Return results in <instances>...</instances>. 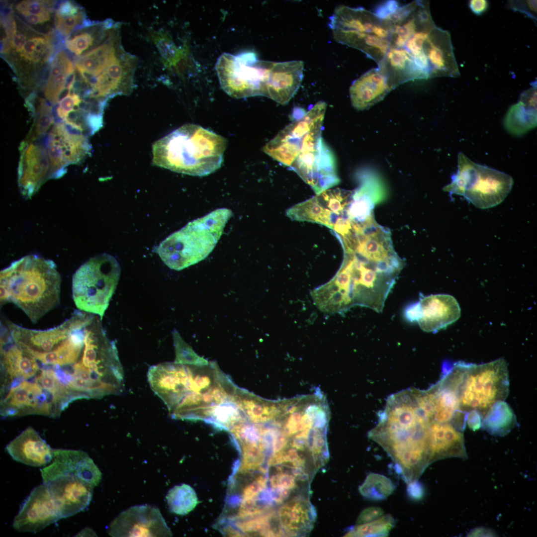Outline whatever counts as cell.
Returning a JSON list of instances; mask_svg holds the SVG:
<instances>
[{
  "mask_svg": "<svg viewBox=\"0 0 537 537\" xmlns=\"http://www.w3.org/2000/svg\"><path fill=\"white\" fill-rule=\"evenodd\" d=\"M388 21L389 49L413 66L420 80L459 76L450 35L435 24L429 2L414 0L400 6Z\"/></svg>",
  "mask_w": 537,
  "mask_h": 537,
  "instance_id": "cell-1",
  "label": "cell"
},
{
  "mask_svg": "<svg viewBox=\"0 0 537 537\" xmlns=\"http://www.w3.org/2000/svg\"><path fill=\"white\" fill-rule=\"evenodd\" d=\"M345 252L342 266L348 273V307L358 305L380 313L405 263L395 251L389 230L375 225L357 236Z\"/></svg>",
  "mask_w": 537,
  "mask_h": 537,
  "instance_id": "cell-2",
  "label": "cell"
},
{
  "mask_svg": "<svg viewBox=\"0 0 537 537\" xmlns=\"http://www.w3.org/2000/svg\"><path fill=\"white\" fill-rule=\"evenodd\" d=\"M429 427L416 405L409 399L396 398L386 402L368 436L385 449L397 468L410 473L428 461Z\"/></svg>",
  "mask_w": 537,
  "mask_h": 537,
  "instance_id": "cell-3",
  "label": "cell"
},
{
  "mask_svg": "<svg viewBox=\"0 0 537 537\" xmlns=\"http://www.w3.org/2000/svg\"><path fill=\"white\" fill-rule=\"evenodd\" d=\"M61 283L54 262L24 256L0 271V305L13 303L36 323L59 304Z\"/></svg>",
  "mask_w": 537,
  "mask_h": 537,
  "instance_id": "cell-4",
  "label": "cell"
},
{
  "mask_svg": "<svg viewBox=\"0 0 537 537\" xmlns=\"http://www.w3.org/2000/svg\"><path fill=\"white\" fill-rule=\"evenodd\" d=\"M226 145L221 135L185 124L153 144L152 164L181 174L206 176L221 167Z\"/></svg>",
  "mask_w": 537,
  "mask_h": 537,
  "instance_id": "cell-5",
  "label": "cell"
},
{
  "mask_svg": "<svg viewBox=\"0 0 537 537\" xmlns=\"http://www.w3.org/2000/svg\"><path fill=\"white\" fill-rule=\"evenodd\" d=\"M232 214L226 208L213 210L169 236L155 251L172 269L180 270L194 265L212 251Z\"/></svg>",
  "mask_w": 537,
  "mask_h": 537,
  "instance_id": "cell-6",
  "label": "cell"
},
{
  "mask_svg": "<svg viewBox=\"0 0 537 537\" xmlns=\"http://www.w3.org/2000/svg\"><path fill=\"white\" fill-rule=\"evenodd\" d=\"M329 19L336 42L361 51L378 65L381 62L391 38L387 21L363 7L344 5L336 7Z\"/></svg>",
  "mask_w": 537,
  "mask_h": 537,
  "instance_id": "cell-7",
  "label": "cell"
},
{
  "mask_svg": "<svg viewBox=\"0 0 537 537\" xmlns=\"http://www.w3.org/2000/svg\"><path fill=\"white\" fill-rule=\"evenodd\" d=\"M120 272L117 261L106 253L96 255L82 264L72 277L73 298L77 308L102 319Z\"/></svg>",
  "mask_w": 537,
  "mask_h": 537,
  "instance_id": "cell-8",
  "label": "cell"
},
{
  "mask_svg": "<svg viewBox=\"0 0 537 537\" xmlns=\"http://www.w3.org/2000/svg\"><path fill=\"white\" fill-rule=\"evenodd\" d=\"M509 392V371L504 358L480 364L464 362L458 389L461 412L466 415L474 411L482 418L495 403L505 401Z\"/></svg>",
  "mask_w": 537,
  "mask_h": 537,
  "instance_id": "cell-9",
  "label": "cell"
},
{
  "mask_svg": "<svg viewBox=\"0 0 537 537\" xmlns=\"http://www.w3.org/2000/svg\"><path fill=\"white\" fill-rule=\"evenodd\" d=\"M457 170L443 190L463 196L475 206L487 209L500 204L511 191L512 178L500 171L475 163L464 154L457 156Z\"/></svg>",
  "mask_w": 537,
  "mask_h": 537,
  "instance_id": "cell-10",
  "label": "cell"
},
{
  "mask_svg": "<svg viewBox=\"0 0 537 537\" xmlns=\"http://www.w3.org/2000/svg\"><path fill=\"white\" fill-rule=\"evenodd\" d=\"M273 63L259 60L252 52L237 55L223 53L215 68L222 89L230 96L237 98L265 96Z\"/></svg>",
  "mask_w": 537,
  "mask_h": 537,
  "instance_id": "cell-11",
  "label": "cell"
},
{
  "mask_svg": "<svg viewBox=\"0 0 537 537\" xmlns=\"http://www.w3.org/2000/svg\"><path fill=\"white\" fill-rule=\"evenodd\" d=\"M0 407L3 417L30 414L55 417L66 408L61 398L41 386L34 378L10 388L2 399Z\"/></svg>",
  "mask_w": 537,
  "mask_h": 537,
  "instance_id": "cell-12",
  "label": "cell"
},
{
  "mask_svg": "<svg viewBox=\"0 0 537 537\" xmlns=\"http://www.w3.org/2000/svg\"><path fill=\"white\" fill-rule=\"evenodd\" d=\"M87 136L62 122L53 125L45 145L54 178L61 177L67 166L81 162L90 154L91 146Z\"/></svg>",
  "mask_w": 537,
  "mask_h": 537,
  "instance_id": "cell-13",
  "label": "cell"
},
{
  "mask_svg": "<svg viewBox=\"0 0 537 537\" xmlns=\"http://www.w3.org/2000/svg\"><path fill=\"white\" fill-rule=\"evenodd\" d=\"M137 59L122 50L94 80L89 98L105 106L107 100L116 95L130 94Z\"/></svg>",
  "mask_w": 537,
  "mask_h": 537,
  "instance_id": "cell-14",
  "label": "cell"
},
{
  "mask_svg": "<svg viewBox=\"0 0 537 537\" xmlns=\"http://www.w3.org/2000/svg\"><path fill=\"white\" fill-rule=\"evenodd\" d=\"M112 537H165L172 534L160 510L148 505L131 507L121 512L107 528Z\"/></svg>",
  "mask_w": 537,
  "mask_h": 537,
  "instance_id": "cell-15",
  "label": "cell"
},
{
  "mask_svg": "<svg viewBox=\"0 0 537 537\" xmlns=\"http://www.w3.org/2000/svg\"><path fill=\"white\" fill-rule=\"evenodd\" d=\"M61 518L47 485L43 483L34 487L25 499L12 527L18 532L36 533Z\"/></svg>",
  "mask_w": 537,
  "mask_h": 537,
  "instance_id": "cell-16",
  "label": "cell"
},
{
  "mask_svg": "<svg viewBox=\"0 0 537 537\" xmlns=\"http://www.w3.org/2000/svg\"><path fill=\"white\" fill-rule=\"evenodd\" d=\"M20 152L18 182L23 195L29 198L45 181L54 178L45 144L24 142Z\"/></svg>",
  "mask_w": 537,
  "mask_h": 537,
  "instance_id": "cell-17",
  "label": "cell"
},
{
  "mask_svg": "<svg viewBox=\"0 0 537 537\" xmlns=\"http://www.w3.org/2000/svg\"><path fill=\"white\" fill-rule=\"evenodd\" d=\"M40 471L44 483L63 475L73 474L94 487L102 477L93 460L81 450L54 449L52 463Z\"/></svg>",
  "mask_w": 537,
  "mask_h": 537,
  "instance_id": "cell-18",
  "label": "cell"
},
{
  "mask_svg": "<svg viewBox=\"0 0 537 537\" xmlns=\"http://www.w3.org/2000/svg\"><path fill=\"white\" fill-rule=\"evenodd\" d=\"M0 357L4 376L2 390H9L34 377L40 369L35 358L13 341L6 329H2L1 334Z\"/></svg>",
  "mask_w": 537,
  "mask_h": 537,
  "instance_id": "cell-19",
  "label": "cell"
},
{
  "mask_svg": "<svg viewBox=\"0 0 537 537\" xmlns=\"http://www.w3.org/2000/svg\"><path fill=\"white\" fill-rule=\"evenodd\" d=\"M44 484L47 485L62 519L85 510L92 499L93 487L73 474L63 475Z\"/></svg>",
  "mask_w": 537,
  "mask_h": 537,
  "instance_id": "cell-20",
  "label": "cell"
},
{
  "mask_svg": "<svg viewBox=\"0 0 537 537\" xmlns=\"http://www.w3.org/2000/svg\"><path fill=\"white\" fill-rule=\"evenodd\" d=\"M416 322L422 330L436 333L457 321L461 310L456 299L446 294H432L417 302Z\"/></svg>",
  "mask_w": 537,
  "mask_h": 537,
  "instance_id": "cell-21",
  "label": "cell"
},
{
  "mask_svg": "<svg viewBox=\"0 0 537 537\" xmlns=\"http://www.w3.org/2000/svg\"><path fill=\"white\" fill-rule=\"evenodd\" d=\"M122 50L117 26L103 42L77 59L75 67L81 75L83 89L88 95L96 78Z\"/></svg>",
  "mask_w": 537,
  "mask_h": 537,
  "instance_id": "cell-22",
  "label": "cell"
},
{
  "mask_svg": "<svg viewBox=\"0 0 537 537\" xmlns=\"http://www.w3.org/2000/svg\"><path fill=\"white\" fill-rule=\"evenodd\" d=\"M303 68V62L300 60L273 62L265 96L280 104H287L301 84Z\"/></svg>",
  "mask_w": 537,
  "mask_h": 537,
  "instance_id": "cell-23",
  "label": "cell"
},
{
  "mask_svg": "<svg viewBox=\"0 0 537 537\" xmlns=\"http://www.w3.org/2000/svg\"><path fill=\"white\" fill-rule=\"evenodd\" d=\"M6 450L15 460L32 466H43L53 459V449L31 427L12 440Z\"/></svg>",
  "mask_w": 537,
  "mask_h": 537,
  "instance_id": "cell-24",
  "label": "cell"
},
{
  "mask_svg": "<svg viewBox=\"0 0 537 537\" xmlns=\"http://www.w3.org/2000/svg\"><path fill=\"white\" fill-rule=\"evenodd\" d=\"M428 445L431 463L447 457H467L462 431L449 423L429 426Z\"/></svg>",
  "mask_w": 537,
  "mask_h": 537,
  "instance_id": "cell-25",
  "label": "cell"
},
{
  "mask_svg": "<svg viewBox=\"0 0 537 537\" xmlns=\"http://www.w3.org/2000/svg\"><path fill=\"white\" fill-rule=\"evenodd\" d=\"M392 90L386 76L380 69L372 68L351 85L350 96L352 104L358 111L368 109L382 100Z\"/></svg>",
  "mask_w": 537,
  "mask_h": 537,
  "instance_id": "cell-26",
  "label": "cell"
},
{
  "mask_svg": "<svg viewBox=\"0 0 537 537\" xmlns=\"http://www.w3.org/2000/svg\"><path fill=\"white\" fill-rule=\"evenodd\" d=\"M74 63L64 50L59 51L51 62L44 95L56 104L70 93L76 82Z\"/></svg>",
  "mask_w": 537,
  "mask_h": 537,
  "instance_id": "cell-27",
  "label": "cell"
},
{
  "mask_svg": "<svg viewBox=\"0 0 537 537\" xmlns=\"http://www.w3.org/2000/svg\"><path fill=\"white\" fill-rule=\"evenodd\" d=\"M536 85H534L524 92L520 100L512 106L508 111L504 125L511 134L522 135L536 126Z\"/></svg>",
  "mask_w": 537,
  "mask_h": 537,
  "instance_id": "cell-28",
  "label": "cell"
},
{
  "mask_svg": "<svg viewBox=\"0 0 537 537\" xmlns=\"http://www.w3.org/2000/svg\"><path fill=\"white\" fill-rule=\"evenodd\" d=\"M54 51V43L50 34H35L27 39L21 49L14 53L17 68L28 72L29 69L47 62Z\"/></svg>",
  "mask_w": 537,
  "mask_h": 537,
  "instance_id": "cell-29",
  "label": "cell"
},
{
  "mask_svg": "<svg viewBox=\"0 0 537 537\" xmlns=\"http://www.w3.org/2000/svg\"><path fill=\"white\" fill-rule=\"evenodd\" d=\"M117 25L110 21L97 24L86 23L84 28L72 32L67 37L65 41V46L76 55H80L103 42Z\"/></svg>",
  "mask_w": 537,
  "mask_h": 537,
  "instance_id": "cell-30",
  "label": "cell"
},
{
  "mask_svg": "<svg viewBox=\"0 0 537 537\" xmlns=\"http://www.w3.org/2000/svg\"><path fill=\"white\" fill-rule=\"evenodd\" d=\"M281 528L289 535H297L310 527L311 521L310 505L305 499H292L278 510Z\"/></svg>",
  "mask_w": 537,
  "mask_h": 537,
  "instance_id": "cell-31",
  "label": "cell"
},
{
  "mask_svg": "<svg viewBox=\"0 0 537 537\" xmlns=\"http://www.w3.org/2000/svg\"><path fill=\"white\" fill-rule=\"evenodd\" d=\"M290 219L299 221H308L323 224L332 229L336 218L326 208L317 195L297 204L286 211Z\"/></svg>",
  "mask_w": 537,
  "mask_h": 537,
  "instance_id": "cell-32",
  "label": "cell"
},
{
  "mask_svg": "<svg viewBox=\"0 0 537 537\" xmlns=\"http://www.w3.org/2000/svg\"><path fill=\"white\" fill-rule=\"evenodd\" d=\"M517 423L515 414L504 401L496 402L481 418V427L490 434L504 436Z\"/></svg>",
  "mask_w": 537,
  "mask_h": 537,
  "instance_id": "cell-33",
  "label": "cell"
},
{
  "mask_svg": "<svg viewBox=\"0 0 537 537\" xmlns=\"http://www.w3.org/2000/svg\"><path fill=\"white\" fill-rule=\"evenodd\" d=\"M85 22L86 14L84 11L73 2H62L55 11V28L63 36H69L78 26L85 25Z\"/></svg>",
  "mask_w": 537,
  "mask_h": 537,
  "instance_id": "cell-34",
  "label": "cell"
},
{
  "mask_svg": "<svg viewBox=\"0 0 537 537\" xmlns=\"http://www.w3.org/2000/svg\"><path fill=\"white\" fill-rule=\"evenodd\" d=\"M166 498L170 511L179 515L188 514L198 504L195 490L184 483L171 488Z\"/></svg>",
  "mask_w": 537,
  "mask_h": 537,
  "instance_id": "cell-35",
  "label": "cell"
},
{
  "mask_svg": "<svg viewBox=\"0 0 537 537\" xmlns=\"http://www.w3.org/2000/svg\"><path fill=\"white\" fill-rule=\"evenodd\" d=\"M395 489V485L386 476L376 473H370L359 486L358 490L364 498L374 501L387 499Z\"/></svg>",
  "mask_w": 537,
  "mask_h": 537,
  "instance_id": "cell-36",
  "label": "cell"
},
{
  "mask_svg": "<svg viewBox=\"0 0 537 537\" xmlns=\"http://www.w3.org/2000/svg\"><path fill=\"white\" fill-rule=\"evenodd\" d=\"M276 519L273 512L262 514L243 519L237 526L244 533H257L265 537L279 536L282 535L281 529L273 526V521Z\"/></svg>",
  "mask_w": 537,
  "mask_h": 537,
  "instance_id": "cell-37",
  "label": "cell"
},
{
  "mask_svg": "<svg viewBox=\"0 0 537 537\" xmlns=\"http://www.w3.org/2000/svg\"><path fill=\"white\" fill-rule=\"evenodd\" d=\"M353 193V190L336 188L326 189L316 195L324 206L332 212L336 219L346 210Z\"/></svg>",
  "mask_w": 537,
  "mask_h": 537,
  "instance_id": "cell-38",
  "label": "cell"
},
{
  "mask_svg": "<svg viewBox=\"0 0 537 537\" xmlns=\"http://www.w3.org/2000/svg\"><path fill=\"white\" fill-rule=\"evenodd\" d=\"M394 519L391 515H383L373 521L359 525L349 531L347 537H386L393 528Z\"/></svg>",
  "mask_w": 537,
  "mask_h": 537,
  "instance_id": "cell-39",
  "label": "cell"
},
{
  "mask_svg": "<svg viewBox=\"0 0 537 537\" xmlns=\"http://www.w3.org/2000/svg\"><path fill=\"white\" fill-rule=\"evenodd\" d=\"M35 114V117L30 134V140L42 137L54 125V117L52 108L46 99H39Z\"/></svg>",
  "mask_w": 537,
  "mask_h": 537,
  "instance_id": "cell-40",
  "label": "cell"
},
{
  "mask_svg": "<svg viewBox=\"0 0 537 537\" xmlns=\"http://www.w3.org/2000/svg\"><path fill=\"white\" fill-rule=\"evenodd\" d=\"M172 335L176 353L175 362L183 364L196 365H205L209 363L206 359L195 353L176 329L173 331Z\"/></svg>",
  "mask_w": 537,
  "mask_h": 537,
  "instance_id": "cell-41",
  "label": "cell"
},
{
  "mask_svg": "<svg viewBox=\"0 0 537 537\" xmlns=\"http://www.w3.org/2000/svg\"><path fill=\"white\" fill-rule=\"evenodd\" d=\"M151 37L157 47L165 66L171 68L179 60L178 51L169 36L162 31H154Z\"/></svg>",
  "mask_w": 537,
  "mask_h": 537,
  "instance_id": "cell-42",
  "label": "cell"
},
{
  "mask_svg": "<svg viewBox=\"0 0 537 537\" xmlns=\"http://www.w3.org/2000/svg\"><path fill=\"white\" fill-rule=\"evenodd\" d=\"M241 447L242 459L239 471L242 473H246L261 467L265 461V456L259 446L252 445Z\"/></svg>",
  "mask_w": 537,
  "mask_h": 537,
  "instance_id": "cell-43",
  "label": "cell"
},
{
  "mask_svg": "<svg viewBox=\"0 0 537 537\" xmlns=\"http://www.w3.org/2000/svg\"><path fill=\"white\" fill-rule=\"evenodd\" d=\"M301 452L302 451L292 447L286 448L272 453L268 464L269 466L286 464L291 467H301L305 464V460Z\"/></svg>",
  "mask_w": 537,
  "mask_h": 537,
  "instance_id": "cell-44",
  "label": "cell"
},
{
  "mask_svg": "<svg viewBox=\"0 0 537 537\" xmlns=\"http://www.w3.org/2000/svg\"><path fill=\"white\" fill-rule=\"evenodd\" d=\"M271 488L276 494L284 491H291L297 486L296 476L294 474L286 471L281 467L277 469L276 472L271 475L269 479Z\"/></svg>",
  "mask_w": 537,
  "mask_h": 537,
  "instance_id": "cell-45",
  "label": "cell"
},
{
  "mask_svg": "<svg viewBox=\"0 0 537 537\" xmlns=\"http://www.w3.org/2000/svg\"><path fill=\"white\" fill-rule=\"evenodd\" d=\"M53 4V2L49 0H25L17 3L15 9L22 16L41 15L52 12Z\"/></svg>",
  "mask_w": 537,
  "mask_h": 537,
  "instance_id": "cell-46",
  "label": "cell"
},
{
  "mask_svg": "<svg viewBox=\"0 0 537 537\" xmlns=\"http://www.w3.org/2000/svg\"><path fill=\"white\" fill-rule=\"evenodd\" d=\"M84 98L80 94L73 91L59 102L57 108V116L64 121L70 114L80 109Z\"/></svg>",
  "mask_w": 537,
  "mask_h": 537,
  "instance_id": "cell-47",
  "label": "cell"
},
{
  "mask_svg": "<svg viewBox=\"0 0 537 537\" xmlns=\"http://www.w3.org/2000/svg\"><path fill=\"white\" fill-rule=\"evenodd\" d=\"M265 509L257 502L256 499L242 500L238 510V518L242 519L254 517L265 513Z\"/></svg>",
  "mask_w": 537,
  "mask_h": 537,
  "instance_id": "cell-48",
  "label": "cell"
},
{
  "mask_svg": "<svg viewBox=\"0 0 537 537\" xmlns=\"http://www.w3.org/2000/svg\"><path fill=\"white\" fill-rule=\"evenodd\" d=\"M267 478L263 476L257 477L243 489L242 500L256 499L267 485Z\"/></svg>",
  "mask_w": 537,
  "mask_h": 537,
  "instance_id": "cell-49",
  "label": "cell"
},
{
  "mask_svg": "<svg viewBox=\"0 0 537 537\" xmlns=\"http://www.w3.org/2000/svg\"><path fill=\"white\" fill-rule=\"evenodd\" d=\"M384 514L383 510L377 507H371L364 509L359 515L357 524L367 523L376 520Z\"/></svg>",
  "mask_w": 537,
  "mask_h": 537,
  "instance_id": "cell-50",
  "label": "cell"
},
{
  "mask_svg": "<svg viewBox=\"0 0 537 537\" xmlns=\"http://www.w3.org/2000/svg\"><path fill=\"white\" fill-rule=\"evenodd\" d=\"M398 2L395 0H388L378 6L374 13L380 18L384 19L388 15L394 12L399 7Z\"/></svg>",
  "mask_w": 537,
  "mask_h": 537,
  "instance_id": "cell-51",
  "label": "cell"
},
{
  "mask_svg": "<svg viewBox=\"0 0 537 537\" xmlns=\"http://www.w3.org/2000/svg\"><path fill=\"white\" fill-rule=\"evenodd\" d=\"M407 493L411 498L414 500H419L422 498L424 490L422 484L417 481H413L408 483Z\"/></svg>",
  "mask_w": 537,
  "mask_h": 537,
  "instance_id": "cell-52",
  "label": "cell"
},
{
  "mask_svg": "<svg viewBox=\"0 0 537 537\" xmlns=\"http://www.w3.org/2000/svg\"><path fill=\"white\" fill-rule=\"evenodd\" d=\"M51 13L52 12H49L41 15H27L23 16L22 17L27 22L30 24H40L50 20Z\"/></svg>",
  "mask_w": 537,
  "mask_h": 537,
  "instance_id": "cell-53",
  "label": "cell"
},
{
  "mask_svg": "<svg viewBox=\"0 0 537 537\" xmlns=\"http://www.w3.org/2000/svg\"><path fill=\"white\" fill-rule=\"evenodd\" d=\"M469 7L474 14L480 15L487 10L488 2L485 0H472L469 2Z\"/></svg>",
  "mask_w": 537,
  "mask_h": 537,
  "instance_id": "cell-54",
  "label": "cell"
},
{
  "mask_svg": "<svg viewBox=\"0 0 537 537\" xmlns=\"http://www.w3.org/2000/svg\"><path fill=\"white\" fill-rule=\"evenodd\" d=\"M496 534L491 530L485 528H478L471 531L468 536L470 537H495Z\"/></svg>",
  "mask_w": 537,
  "mask_h": 537,
  "instance_id": "cell-55",
  "label": "cell"
}]
</instances>
